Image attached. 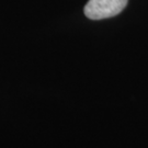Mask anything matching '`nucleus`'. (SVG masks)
Here are the masks:
<instances>
[{
	"instance_id": "1",
	"label": "nucleus",
	"mask_w": 148,
	"mask_h": 148,
	"mask_svg": "<svg viewBox=\"0 0 148 148\" xmlns=\"http://www.w3.org/2000/svg\"><path fill=\"white\" fill-rule=\"evenodd\" d=\"M128 0H89L85 14L91 20H102L117 16L125 9Z\"/></svg>"
}]
</instances>
